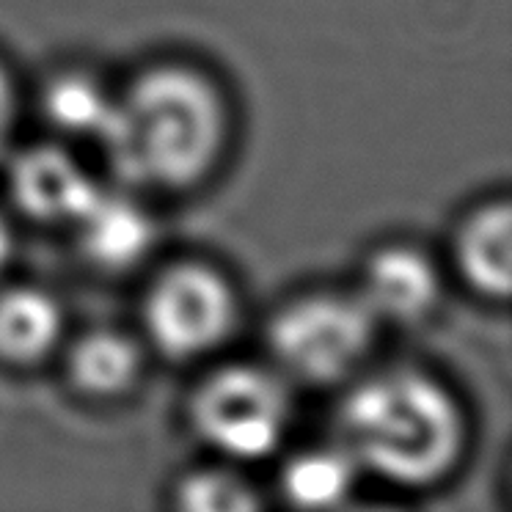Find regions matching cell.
I'll use <instances>...</instances> for the list:
<instances>
[{
	"instance_id": "obj_1",
	"label": "cell",
	"mask_w": 512,
	"mask_h": 512,
	"mask_svg": "<svg viewBox=\"0 0 512 512\" xmlns=\"http://www.w3.org/2000/svg\"><path fill=\"white\" fill-rule=\"evenodd\" d=\"M226 111L196 69L157 67L135 80L100 135L111 168L141 188H185L221 155Z\"/></svg>"
},
{
	"instance_id": "obj_2",
	"label": "cell",
	"mask_w": 512,
	"mask_h": 512,
	"mask_svg": "<svg viewBox=\"0 0 512 512\" xmlns=\"http://www.w3.org/2000/svg\"><path fill=\"white\" fill-rule=\"evenodd\" d=\"M339 441L358 468L394 485L422 488L452 471L466 424L441 383L394 369L347 394L339 411Z\"/></svg>"
},
{
	"instance_id": "obj_3",
	"label": "cell",
	"mask_w": 512,
	"mask_h": 512,
	"mask_svg": "<svg viewBox=\"0 0 512 512\" xmlns=\"http://www.w3.org/2000/svg\"><path fill=\"white\" fill-rule=\"evenodd\" d=\"M375 314L361 298L314 295L292 303L270 325L273 356L303 383H336L364 361Z\"/></svg>"
},
{
	"instance_id": "obj_4",
	"label": "cell",
	"mask_w": 512,
	"mask_h": 512,
	"mask_svg": "<svg viewBox=\"0 0 512 512\" xmlns=\"http://www.w3.org/2000/svg\"><path fill=\"white\" fill-rule=\"evenodd\" d=\"M190 413L193 427L218 452L256 460L279 446L290 422V400L268 372L229 367L201 383Z\"/></svg>"
},
{
	"instance_id": "obj_5",
	"label": "cell",
	"mask_w": 512,
	"mask_h": 512,
	"mask_svg": "<svg viewBox=\"0 0 512 512\" xmlns=\"http://www.w3.org/2000/svg\"><path fill=\"white\" fill-rule=\"evenodd\" d=\"M234 314L232 287L201 265L171 268L146 298L152 342L171 358L210 353L232 331Z\"/></svg>"
},
{
	"instance_id": "obj_6",
	"label": "cell",
	"mask_w": 512,
	"mask_h": 512,
	"mask_svg": "<svg viewBox=\"0 0 512 512\" xmlns=\"http://www.w3.org/2000/svg\"><path fill=\"white\" fill-rule=\"evenodd\" d=\"M438 295L441 279L433 262L411 245H391L372 256L358 298L375 320L413 323L433 312Z\"/></svg>"
},
{
	"instance_id": "obj_7",
	"label": "cell",
	"mask_w": 512,
	"mask_h": 512,
	"mask_svg": "<svg viewBox=\"0 0 512 512\" xmlns=\"http://www.w3.org/2000/svg\"><path fill=\"white\" fill-rule=\"evenodd\" d=\"M100 185L75 157L56 146H36L14 160L12 193L39 221H75Z\"/></svg>"
},
{
	"instance_id": "obj_8",
	"label": "cell",
	"mask_w": 512,
	"mask_h": 512,
	"mask_svg": "<svg viewBox=\"0 0 512 512\" xmlns=\"http://www.w3.org/2000/svg\"><path fill=\"white\" fill-rule=\"evenodd\" d=\"M78 234L83 251L100 268L122 270L141 262L155 237V226L146 210L122 193L97 190L78 218Z\"/></svg>"
},
{
	"instance_id": "obj_9",
	"label": "cell",
	"mask_w": 512,
	"mask_h": 512,
	"mask_svg": "<svg viewBox=\"0 0 512 512\" xmlns=\"http://www.w3.org/2000/svg\"><path fill=\"white\" fill-rule=\"evenodd\" d=\"M457 265L479 292L504 298L512 281V221L507 204L471 215L457 234Z\"/></svg>"
},
{
	"instance_id": "obj_10",
	"label": "cell",
	"mask_w": 512,
	"mask_h": 512,
	"mask_svg": "<svg viewBox=\"0 0 512 512\" xmlns=\"http://www.w3.org/2000/svg\"><path fill=\"white\" fill-rule=\"evenodd\" d=\"M61 336V309L42 290L17 287L0 295V358L31 364Z\"/></svg>"
},
{
	"instance_id": "obj_11",
	"label": "cell",
	"mask_w": 512,
	"mask_h": 512,
	"mask_svg": "<svg viewBox=\"0 0 512 512\" xmlns=\"http://www.w3.org/2000/svg\"><path fill=\"white\" fill-rule=\"evenodd\" d=\"M138 369V350L127 336L116 331L86 334L69 358V375L75 386L94 397H113L127 391L135 383Z\"/></svg>"
},
{
	"instance_id": "obj_12",
	"label": "cell",
	"mask_w": 512,
	"mask_h": 512,
	"mask_svg": "<svg viewBox=\"0 0 512 512\" xmlns=\"http://www.w3.org/2000/svg\"><path fill=\"white\" fill-rule=\"evenodd\" d=\"M356 474V463L342 446H336V449H317L295 457L284 468L281 485L292 504L309 510H328V507H339L353 493Z\"/></svg>"
},
{
	"instance_id": "obj_13",
	"label": "cell",
	"mask_w": 512,
	"mask_h": 512,
	"mask_svg": "<svg viewBox=\"0 0 512 512\" xmlns=\"http://www.w3.org/2000/svg\"><path fill=\"white\" fill-rule=\"evenodd\" d=\"M113 97L86 75H64L45 91V113L64 133L100 138L108 127Z\"/></svg>"
},
{
	"instance_id": "obj_14",
	"label": "cell",
	"mask_w": 512,
	"mask_h": 512,
	"mask_svg": "<svg viewBox=\"0 0 512 512\" xmlns=\"http://www.w3.org/2000/svg\"><path fill=\"white\" fill-rule=\"evenodd\" d=\"M179 507L196 512H232L259 507L254 488L226 471H199L179 482Z\"/></svg>"
},
{
	"instance_id": "obj_15",
	"label": "cell",
	"mask_w": 512,
	"mask_h": 512,
	"mask_svg": "<svg viewBox=\"0 0 512 512\" xmlns=\"http://www.w3.org/2000/svg\"><path fill=\"white\" fill-rule=\"evenodd\" d=\"M14 113H17V100H14V89L9 75L0 69V155L6 149L9 133H12Z\"/></svg>"
},
{
	"instance_id": "obj_16",
	"label": "cell",
	"mask_w": 512,
	"mask_h": 512,
	"mask_svg": "<svg viewBox=\"0 0 512 512\" xmlns=\"http://www.w3.org/2000/svg\"><path fill=\"white\" fill-rule=\"evenodd\" d=\"M9 254H12V234H9V226L0 221V268L9 262Z\"/></svg>"
}]
</instances>
